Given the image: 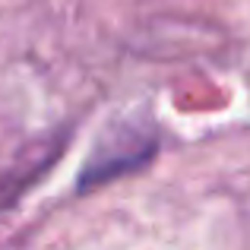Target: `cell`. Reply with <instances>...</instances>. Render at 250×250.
Returning a JSON list of instances; mask_svg holds the SVG:
<instances>
[{"instance_id":"obj_1","label":"cell","mask_w":250,"mask_h":250,"mask_svg":"<svg viewBox=\"0 0 250 250\" xmlns=\"http://www.w3.org/2000/svg\"><path fill=\"white\" fill-rule=\"evenodd\" d=\"M155 146H159V140H155V130L149 124H117L83 165L76 190L89 193V190L104 187L124 174L140 171L146 162H152Z\"/></svg>"},{"instance_id":"obj_2","label":"cell","mask_w":250,"mask_h":250,"mask_svg":"<svg viewBox=\"0 0 250 250\" xmlns=\"http://www.w3.org/2000/svg\"><path fill=\"white\" fill-rule=\"evenodd\" d=\"M63 143H67V133L48 136V140H42L38 146L25 149L22 159H16L13 165H6L0 171V215L10 212L19 196L35 187L38 177L48 168H54V162L61 159V152H63Z\"/></svg>"}]
</instances>
